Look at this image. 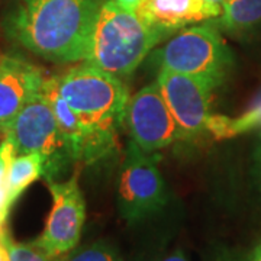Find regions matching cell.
<instances>
[{"label": "cell", "instance_id": "6", "mask_svg": "<svg viewBox=\"0 0 261 261\" xmlns=\"http://www.w3.org/2000/svg\"><path fill=\"white\" fill-rule=\"evenodd\" d=\"M159 157L129 141L122 164L118 206L122 218L138 222L159 212L167 202V187L157 167Z\"/></svg>", "mask_w": 261, "mask_h": 261}, {"label": "cell", "instance_id": "11", "mask_svg": "<svg viewBox=\"0 0 261 261\" xmlns=\"http://www.w3.org/2000/svg\"><path fill=\"white\" fill-rule=\"evenodd\" d=\"M135 13L149 28L167 37L189 25L219 18L222 5L212 0H142Z\"/></svg>", "mask_w": 261, "mask_h": 261}, {"label": "cell", "instance_id": "20", "mask_svg": "<svg viewBox=\"0 0 261 261\" xmlns=\"http://www.w3.org/2000/svg\"><path fill=\"white\" fill-rule=\"evenodd\" d=\"M113 2H116L123 9L129 10V12H135L142 0H113Z\"/></svg>", "mask_w": 261, "mask_h": 261}, {"label": "cell", "instance_id": "2", "mask_svg": "<svg viewBox=\"0 0 261 261\" xmlns=\"http://www.w3.org/2000/svg\"><path fill=\"white\" fill-rule=\"evenodd\" d=\"M57 89L73 109L90 141L93 160L111 152L125 125L128 89L121 77L83 63L54 75Z\"/></svg>", "mask_w": 261, "mask_h": 261}, {"label": "cell", "instance_id": "22", "mask_svg": "<svg viewBox=\"0 0 261 261\" xmlns=\"http://www.w3.org/2000/svg\"><path fill=\"white\" fill-rule=\"evenodd\" d=\"M248 261H261V244L255 247V250L252 251V254L250 255Z\"/></svg>", "mask_w": 261, "mask_h": 261}, {"label": "cell", "instance_id": "4", "mask_svg": "<svg viewBox=\"0 0 261 261\" xmlns=\"http://www.w3.org/2000/svg\"><path fill=\"white\" fill-rule=\"evenodd\" d=\"M160 68L186 74L211 90L224 83L232 65V54L218 28L199 25L183 29L155 53Z\"/></svg>", "mask_w": 261, "mask_h": 261}, {"label": "cell", "instance_id": "12", "mask_svg": "<svg viewBox=\"0 0 261 261\" xmlns=\"http://www.w3.org/2000/svg\"><path fill=\"white\" fill-rule=\"evenodd\" d=\"M41 92L44 93V96L47 97V100L51 105V109L56 115V119L60 125V129L64 137L67 148L70 151L71 160L83 161V163L94 161L89 137H87L83 125L77 118L74 111L70 108V105L65 102L64 97L58 92L56 79L45 77L42 87H41Z\"/></svg>", "mask_w": 261, "mask_h": 261}, {"label": "cell", "instance_id": "13", "mask_svg": "<svg viewBox=\"0 0 261 261\" xmlns=\"http://www.w3.org/2000/svg\"><path fill=\"white\" fill-rule=\"evenodd\" d=\"M258 129H261V93L248 106V109L238 116L229 118L214 113L207 125V135L215 141H224Z\"/></svg>", "mask_w": 261, "mask_h": 261}, {"label": "cell", "instance_id": "16", "mask_svg": "<svg viewBox=\"0 0 261 261\" xmlns=\"http://www.w3.org/2000/svg\"><path fill=\"white\" fill-rule=\"evenodd\" d=\"M15 151L9 140H5L0 145V225H5L10 211L8 200V171Z\"/></svg>", "mask_w": 261, "mask_h": 261}, {"label": "cell", "instance_id": "8", "mask_svg": "<svg viewBox=\"0 0 261 261\" xmlns=\"http://www.w3.org/2000/svg\"><path fill=\"white\" fill-rule=\"evenodd\" d=\"M48 189L53 196V207L44 232L35 241L49 255L61 258L79 244L86 221V203L77 174L61 183L48 180Z\"/></svg>", "mask_w": 261, "mask_h": 261}, {"label": "cell", "instance_id": "24", "mask_svg": "<svg viewBox=\"0 0 261 261\" xmlns=\"http://www.w3.org/2000/svg\"><path fill=\"white\" fill-rule=\"evenodd\" d=\"M212 2H215V3H219V5H222L225 0H212Z\"/></svg>", "mask_w": 261, "mask_h": 261}, {"label": "cell", "instance_id": "9", "mask_svg": "<svg viewBox=\"0 0 261 261\" xmlns=\"http://www.w3.org/2000/svg\"><path fill=\"white\" fill-rule=\"evenodd\" d=\"M168 109L181 132L183 141L196 140L207 134L212 118V90L186 74L160 68L157 82Z\"/></svg>", "mask_w": 261, "mask_h": 261}, {"label": "cell", "instance_id": "10", "mask_svg": "<svg viewBox=\"0 0 261 261\" xmlns=\"http://www.w3.org/2000/svg\"><path fill=\"white\" fill-rule=\"evenodd\" d=\"M45 75L41 68L19 57L0 60V130L8 129L15 116L41 90Z\"/></svg>", "mask_w": 261, "mask_h": 261}, {"label": "cell", "instance_id": "23", "mask_svg": "<svg viewBox=\"0 0 261 261\" xmlns=\"http://www.w3.org/2000/svg\"><path fill=\"white\" fill-rule=\"evenodd\" d=\"M258 164H260V176H261V145H260V151H258Z\"/></svg>", "mask_w": 261, "mask_h": 261}, {"label": "cell", "instance_id": "1", "mask_svg": "<svg viewBox=\"0 0 261 261\" xmlns=\"http://www.w3.org/2000/svg\"><path fill=\"white\" fill-rule=\"evenodd\" d=\"M105 0H23L8 31L20 45L51 61H84Z\"/></svg>", "mask_w": 261, "mask_h": 261}, {"label": "cell", "instance_id": "17", "mask_svg": "<svg viewBox=\"0 0 261 261\" xmlns=\"http://www.w3.org/2000/svg\"><path fill=\"white\" fill-rule=\"evenodd\" d=\"M60 261H122L119 254L111 245L105 243H94L79 251L68 252Z\"/></svg>", "mask_w": 261, "mask_h": 261}, {"label": "cell", "instance_id": "15", "mask_svg": "<svg viewBox=\"0 0 261 261\" xmlns=\"http://www.w3.org/2000/svg\"><path fill=\"white\" fill-rule=\"evenodd\" d=\"M216 25L228 32H247L261 25V0H225Z\"/></svg>", "mask_w": 261, "mask_h": 261}, {"label": "cell", "instance_id": "21", "mask_svg": "<svg viewBox=\"0 0 261 261\" xmlns=\"http://www.w3.org/2000/svg\"><path fill=\"white\" fill-rule=\"evenodd\" d=\"M163 261H187V258L185 257V254L183 252H174V254H171V255H168L167 258H164Z\"/></svg>", "mask_w": 261, "mask_h": 261}, {"label": "cell", "instance_id": "25", "mask_svg": "<svg viewBox=\"0 0 261 261\" xmlns=\"http://www.w3.org/2000/svg\"><path fill=\"white\" fill-rule=\"evenodd\" d=\"M0 60H2V56H0Z\"/></svg>", "mask_w": 261, "mask_h": 261}, {"label": "cell", "instance_id": "3", "mask_svg": "<svg viewBox=\"0 0 261 261\" xmlns=\"http://www.w3.org/2000/svg\"><path fill=\"white\" fill-rule=\"evenodd\" d=\"M164 37L145 25L135 12L123 9L113 0H105L83 63L116 77H126Z\"/></svg>", "mask_w": 261, "mask_h": 261}, {"label": "cell", "instance_id": "19", "mask_svg": "<svg viewBox=\"0 0 261 261\" xmlns=\"http://www.w3.org/2000/svg\"><path fill=\"white\" fill-rule=\"evenodd\" d=\"M12 241L6 228H0V261H12Z\"/></svg>", "mask_w": 261, "mask_h": 261}, {"label": "cell", "instance_id": "18", "mask_svg": "<svg viewBox=\"0 0 261 261\" xmlns=\"http://www.w3.org/2000/svg\"><path fill=\"white\" fill-rule=\"evenodd\" d=\"M61 258L49 255L37 241L25 244L12 241V261H60Z\"/></svg>", "mask_w": 261, "mask_h": 261}, {"label": "cell", "instance_id": "7", "mask_svg": "<svg viewBox=\"0 0 261 261\" xmlns=\"http://www.w3.org/2000/svg\"><path fill=\"white\" fill-rule=\"evenodd\" d=\"M125 125L130 141L151 154L176 141H183L181 132L157 83L145 86L134 96H129Z\"/></svg>", "mask_w": 261, "mask_h": 261}, {"label": "cell", "instance_id": "5", "mask_svg": "<svg viewBox=\"0 0 261 261\" xmlns=\"http://www.w3.org/2000/svg\"><path fill=\"white\" fill-rule=\"evenodd\" d=\"M5 132L15 155L37 152L44 157L47 180H53V174L67 161H73L51 105L41 90L19 111Z\"/></svg>", "mask_w": 261, "mask_h": 261}, {"label": "cell", "instance_id": "14", "mask_svg": "<svg viewBox=\"0 0 261 261\" xmlns=\"http://www.w3.org/2000/svg\"><path fill=\"white\" fill-rule=\"evenodd\" d=\"M45 160L41 154H20L10 161L8 171V200L12 206L25 189L44 174Z\"/></svg>", "mask_w": 261, "mask_h": 261}]
</instances>
